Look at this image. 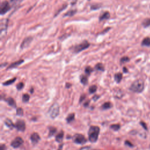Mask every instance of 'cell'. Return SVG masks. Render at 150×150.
<instances>
[{"label": "cell", "instance_id": "cell-1", "mask_svg": "<svg viewBox=\"0 0 150 150\" xmlns=\"http://www.w3.org/2000/svg\"><path fill=\"white\" fill-rule=\"evenodd\" d=\"M145 88V83L143 80L139 79L132 82L131 84L129 89L132 92L135 93H142Z\"/></svg>", "mask_w": 150, "mask_h": 150}, {"label": "cell", "instance_id": "cell-2", "mask_svg": "<svg viewBox=\"0 0 150 150\" xmlns=\"http://www.w3.org/2000/svg\"><path fill=\"white\" fill-rule=\"evenodd\" d=\"M100 134V128L98 126H91L88 131V138L90 142H97Z\"/></svg>", "mask_w": 150, "mask_h": 150}, {"label": "cell", "instance_id": "cell-3", "mask_svg": "<svg viewBox=\"0 0 150 150\" xmlns=\"http://www.w3.org/2000/svg\"><path fill=\"white\" fill-rule=\"evenodd\" d=\"M59 112H60L59 105L57 103H54L49 108L47 111V114L50 118L54 119L59 115Z\"/></svg>", "mask_w": 150, "mask_h": 150}, {"label": "cell", "instance_id": "cell-4", "mask_svg": "<svg viewBox=\"0 0 150 150\" xmlns=\"http://www.w3.org/2000/svg\"><path fill=\"white\" fill-rule=\"evenodd\" d=\"M73 142L77 144H80V145H83L87 142V139L85 138V137L81 134H74L73 137Z\"/></svg>", "mask_w": 150, "mask_h": 150}, {"label": "cell", "instance_id": "cell-5", "mask_svg": "<svg viewBox=\"0 0 150 150\" xmlns=\"http://www.w3.org/2000/svg\"><path fill=\"white\" fill-rule=\"evenodd\" d=\"M89 46H90V43L87 41H84L82 43L76 45L73 47V50L74 53H77L85 50L86 49L88 48Z\"/></svg>", "mask_w": 150, "mask_h": 150}, {"label": "cell", "instance_id": "cell-6", "mask_svg": "<svg viewBox=\"0 0 150 150\" xmlns=\"http://www.w3.org/2000/svg\"><path fill=\"white\" fill-rule=\"evenodd\" d=\"M15 127L18 131L23 132L26 129L25 122L22 120H18L16 121L15 124Z\"/></svg>", "mask_w": 150, "mask_h": 150}, {"label": "cell", "instance_id": "cell-7", "mask_svg": "<svg viewBox=\"0 0 150 150\" xmlns=\"http://www.w3.org/2000/svg\"><path fill=\"white\" fill-rule=\"evenodd\" d=\"M10 9V5L7 1H3L0 6V13L1 15L6 13Z\"/></svg>", "mask_w": 150, "mask_h": 150}, {"label": "cell", "instance_id": "cell-8", "mask_svg": "<svg viewBox=\"0 0 150 150\" xmlns=\"http://www.w3.org/2000/svg\"><path fill=\"white\" fill-rule=\"evenodd\" d=\"M23 143V139L20 137H16L11 143V145L12 147L14 148H17L19 147Z\"/></svg>", "mask_w": 150, "mask_h": 150}, {"label": "cell", "instance_id": "cell-9", "mask_svg": "<svg viewBox=\"0 0 150 150\" xmlns=\"http://www.w3.org/2000/svg\"><path fill=\"white\" fill-rule=\"evenodd\" d=\"M40 139V137L38 133L33 132V134H32L30 136V140L32 141V143L33 145L36 144L39 141Z\"/></svg>", "mask_w": 150, "mask_h": 150}, {"label": "cell", "instance_id": "cell-10", "mask_svg": "<svg viewBox=\"0 0 150 150\" xmlns=\"http://www.w3.org/2000/svg\"><path fill=\"white\" fill-rule=\"evenodd\" d=\"M32 40V37H28V38H26L23 40V42H22L21 43V47L22 49H23V48H25L26 47H28L29 44L31 43Z\"/></svg>", "mask_w": 150, "mask_h": 150}, {"label": "cell", "instance_id": "cell-11", "mask_svg": "<svg viewBox=\"0 0 150 150\" xmlns=\"http://www.w3.org/2000/svg\"><path fill=\"white\" fill-rule=\"evenodd\" d=\"M8 19H2L1 21V33H2V32L6 30L7 25H8Z\"/></svg>", "mask_w": 150, "mask_h": 150}, {"label": "cell", "instance_id": "cell-12", "mask_svg": "<svg viewBox=\"0 0 150 150\" xmlns=\"http://www.w3.org/2000/svg\"><path fill=\"white\" fill-rule=\"evenodd\" d=\"M142 46L150 47V37H145L144 38L141 43Z\"/></svg>", "mask_w": 150, "mask_h": 150}, {"label": "cell", "instance_id": "cell-13", "mask_svg": "<svg viewBox=\"0 0 150 150\" xmlns=\"http://www.w3.org/2000/svg\"><path fill=\"white\" fill-rule=\"evenodd\" d=\"M63 137H64V132L63 131H60V132L56 135L55 139L57 142H62L63 141Z\"/></svg>", "mask_w": 150, "mask_h": 150}, {"label": "cell", "instance_id": "cell-14", "mask_svg": "<svg viewBox=\"0 0 150 150\" xmlns=\"http://www.w3.org/2000/svg\"><path fill=\"white\" fill-rule=\"evenodd\" d=\"M141 25L143 26V28H144L149 27L150 26V18H146L144 19L142 21Z\"/></svg>", "mask_w": 150, "mask_h": 150}, {"label": "cell", "instance_id": "cell-15", "mask_svg": "<svg viewBox=\"0 0 150 150\" xmlns=\"http://www.w3.org/2000/svg\"><path fill=\"white\" fill-rule=\"evenodd\" d=\"M4 124H5V125L9 128H12L13 127H15V125L13 124L12 121L9 119V118H6L5 120L4 121Z\"/></svg>", "mask_w": 150, "mask_h": 150}, {"label": "cell", "instance_id": "cell-16", "mask_svg": "<svg viewBox=\"0 0 150 150\" xmlns=\"http://www.w3.org/2000/svg\"><path fill=\"white\" fill-rule=\"evenodd\" d=\"M110 18V13L107 11L103 13L100 16V21H104V20H106L107 19H108Z\"/></svg>", "mask_w": 150, "mask_h": 150}, {"label": "cell", "instance_id": "cell-17", "mask_svg": "<svg viewBox=\"0 0 150 150\" xmlns=\"http://www.w3.org/2000/svg\"><path fill=\"white\" fill-rule=\"evenodd\" d=\"M123 92L122 90H121L120 89H118L117 90L115 91H114V96L115 98H121V97H122L123 96Z\"/></svg>", "mask_w": 150, "mask_h": 150}, {"label": "cell", "instance_id": "cell-18", "mask_svg": "<svg viewBox=\"0 0 150 150\" xmlns=\"http://www.w3.org/2000/svg\"><path fill=\"white\" fill-rule=\"evenodd\" d=\"M6 101L7 103L8 104V105H9L10 106H11L12 107H16V103L13 98L9 97L6 100Z\"/></svg>", "mask_w": 150, "mask_h": 150}, {"label": "cell", "instance_id": "cell-19", "mask_svg": "<svg viewBox=\"0 0 150 150\" xmlns=\"http://www.w3.org/2000/svg\"><path fill=\"white\" fill-rule=\"evenodd\" d=\"M24 60H19L18 61H16L14 63H12L9 67H8V69H12V68H14V67H16L17 66H18L19 65L21 64L22 63V62H23Z\"/></svg>", "mask_w": 150, "mask_h": 150}, {"label": "cell", "instance_id": "cell-20", "mask_svg": "<svg viewBox=\"0 0 150 150\" xmlns=\"http://www.w3.org/2000/svg\"><path fill=\"white\" fill-rule=\"evenodd\" d=\"M112 104L111 102H105L101 105V108L103 110H108L112 108Z\"/></svg>", "mask_w": 150, "mask_h": 150}, {"label": "cell", "instance_id": "cell-21", "mask_svg": "<svg viewBox=\"0 0 150 150\" xmlns=\"http://www.w3.org/2000/svg\"><path fill=\"white\" fill-rule=\"evenodd\" d=\"M122 79V73H116L115 75H114V79L115 80V81L118 83H120V81H121Z\"/></svg>", "mask_w": 150, "mask_h": 150}, {"label": "cell", "instance_id": "cell-22", "mask_svg": "<svg viewBox=\"0 0 150 150\" xmlns=\"http://www.w3.org/2000/svg\"><path fill=\"white\" fill-rule=\"evenodd\" d=\"M74 117H75V114L74 113H71L70 114L67 115V118H66V121L67 123H70L71 122H72L74 120Z\"/></svg>", "mask_w": 150, "mask_h": 150}, {"label": "cell", "instance_id": "cell-23", "mask_svg": "<svg viewBox=\"0 0 150 150\" xmlns=\"http://www.w3.org/2000/svg\"><path fill=\"white\" fill-rule=\"evenodd\" d=\"M49 137H52L55 134L56 132L57 129L54 127H50L49 128Z\"/></svg>", "mask_w": 150, "mask_h": 150}, {"label": "cell", "instance_id": "cell-24", "mask_svg": "<svg viewBox=\"0 0 150 150\" xmlns=\"http://www.w3.org/2000/svg\"><path fill=\"white\" fill-rule=\"evenodd\" d=\"M80 81L83 84L86 85L88 83V79L86 76L82 75L80 77Z\"/></svg>", "mask_w": 150, "mask_h": 150}, {"label": "cell", "instance_id": "cell-25", "mask_svg": "<svg viewBox=\"0 0 150 150\" xmlns=\"http://www.w3.org/2000/svg\"><path fill=\"white\" fill-rule=\"evenodd\" d=\"M121 128V126L120 124H112L110 125V128L112 129V130L115 131H118Z\"/></svg>", "mask_w": 150, "mask_h": 150}, {"label": "cell", "instance_id": "cell-26", "mask_svg": "<svg viewBox=\"0 0 150 150\" xmlns=\"http://www.w3.org/2000/svg\"><path fill=\"white\" fill-rule=\"evenodd\" d=\"M16 80V77L13 78V79H11L9 80L6 81L5 82H4V83H3V85H4V86H9V85H11V84H12L14 81H15Z\"/></svg>", "mask_w": 150, "mask_h": 150}, {"label": "cell", "instance_id": "cell-27", "mask_svg": "<svg viewBox=\"0 0 150 150\" xmlns=\"http://www.w3.org/2000/svg\"><path fill=\"white\" fill-rule=\"evenodd\" d=\"M97 86L96 85H93V86H91L89 88H88V92L90 93V94H93V93H94L96 90H97Z\"/></svg>", "mask_w": 150, "mask_h": 150}, {"label": "cell", "instance_id": "cell-28", "mask_svg": "<svg viewBox=\"0 0 150 150\" xmlns=\"http://www.w3.org/2000/svg\"><path fill=\"white\" fill-rule=\"evenodd\" d=\"M30 98V96L28 94H24L22 96V101L23 103H27L29 101Z\"/></svg>", "mask_w": 150, "mask_h": 150}, {"label": "cell", "instance_id": "cell-29", "mask_svg": "<svg viewBox=\"0 0 150 150\" xmlns=\"http://www.w3.org/2000/svg\"><path fill=\"white\" fill-rule=\"evenodd\" d=\"M129 61V58L127 56H124L121 58L120 59V63L121 64H124L125 63H127Z\"/></svg>", "mask_w": 150, "mask_h": 150}, {"label": "cell", "instance_id": "cell-30", "mask_svg": "<svg viewBox=\"0 0 150 150\" xmlns=\"http://www.w3.org/2000/svg\"><path fill=\"white\" fill-rule=\"evenodd\" d=\"M95 69H96V70H99V71H104V66H103V65L101 64V63H97L96 65V66H95Z\"/></svg>", "mask_w": 150, "mask_h": 150}, {"label": "cell", "instance_id": "cell-31", "mask_svg": "<svg viewBox=\"0 0 150 150\" xmlns=\"http://www.w3.org/2000/svg\"><path fill=\"white\" fill-rule=\"evenodd\" d=\"M76 13V10L73 9V10H70L66 14H64V16H71L73 15H74L75 13Z\"/></svg>", "mask_w": 150, "mask_h": 150}, {"label": "cell", "instance_id": "cell-32", "mask_svg": "<svg viewBox=\"0 0 150 150\" xmlns=\"http://www.w3.org/2000/svg\"><path fill=\"white\" fill-rule=\"evenodd\" d=\"M16 115L18 116H22L23 115V110L21 107L17 108L16 109Z\"/></svg>", "mask_w": 150, "mask_h": 150}, {"label": "cell", "instance_id": "cell-33", "mask_svg": "<svg viewBox=\"0 0 150 150\" xmlns=\"http://www.w3.org/2000/svg\"><path fill=\"white\" fill-rule=\"evenodd\" d=\"M80 150H101V149H93L90 146H83L80 149Z\"/></svg>", "mask_w": 150, "mask_h": 150}, {"label": "cell", "instance_id": "cell-34", "mask_svg": "<svg viewBox=\"0 0 150 150\" xmlns=\"http://www.w3.org/2000/svg\"><path fill=\"white\" fill-rule=\"evenodd\" d=\"M23 86H24V84H23V83L21 82V83H18V84H17V86H16V88H17V89H18V90H21V89H22V88H23Z\"/></svg>", "mask_w": 150, "mask_h": 150}, {"label": "cell", "instance_id": "cell-35", "mask_svg": "<svg viewBox=\"0 0 150 150\" xmlns=\"http://www.w3.org/2000/svg\"><path fill=\"white\" fill-rule=\"evenodd\" d=\"M93 71V69H91V67H87L85 69V71L87 74H90L91 73V72Z\"/></svg>", "mask_w": 150, "mask_h": 150}, {"label": "cell", "instance_id": "cell-36", "mask_svg": "<svg viewBox=\"0 0 150 150\" xmlns=\"http://www.w3.org/2000/svg\"><path fill=\"white\" fill-rule=\"evenodd\" d=\"M125 145L129 146V147H133L134 146V145L130 141H129L128 140H126L125 141Z\"/></svg>", "mask_w": 150, "mask_h": 150}, {"label": "cell", "instance_id": "cell-37", "mask_svg": "<svg viewBox=\"0 0 150 150\" xmlns=\"http://www.w3.org/2000/svg\"><path fill=\"white\" fill-rule=\"evenodd\" d=\"M140 124L141 125V126H142L145 130H147V129H148L146 124L144 121H141V122H140Z\"/></svg>", "mask_w": 150, "mask_h": 150}, {"label": "cell", "instance_id": "cell-38", "mask_svg": "<svg viewBox=\"0 0 150 150\" xmlns=\"http://www.w3.org/2000/svg\"><path fill=\"white\" fill-rule=\"evenodd\" d=\"M6 146L5 144H1L0 146V150H6Z\"/></svg>", "mask_w": 150, "mask_h": 150}, {"label": "cell", "instance_id": "cell-39", "mask_svg": "<svg viewBox=\"0 0 150 150\" xmlns=\"http://www.w3.org/2000/svg\"><path fill=\"white\" fill-rule=\"evenodd\" d=\"M85 97H86L85 95H82V96L80 97V98L79 103H81V102H82V101L85 99Z\"/></svg>", "mask_w": 150, "mask_h": 150}, {"label": "cell", "instance_id": "cell-40", "mask_svg": "<svg viewBox=\"0 0 150 150\" xmlns=\"http://www.w3.org/2000/svg\"><path fill=\"white\" fill-rule=\"evenodd\" d=\"M99 97H99L98 96L96 95V96H94L93 97V100L94 101H97V100L98 99Z\"/></svg>", "mask_w": 150, "mask_h": 150}, {"label": "cell", "instance_id": "cell-41", "mask_svg": "<svg viewBox=\"0 0 150 150\" xmlns=\"http://www.w3.org/2000/svg\"><path fill=\"white\" fill-rule=\"evenodd\" d=\"M89 101H86V102H85L84 103V107H87L88 105V104H89Z\"/></svg>", "mask_w": 150, "mask_h": 150}, {"label": "cell", "instance_id": "cell-42", "mask_svg": "<svg viewBox=\"0 0 150 150\" xmlns=\"http://www.w3.org/2000/svg\"><path fill=\"white\" fill-rule=\"evenodd\" d=\"M123 71H124V73H127L128 72V69H127L125 67H123Z\"/></svg>", "mask_w": 150, "mask_h": 150}, {"label": "cell", "instance_id": "cell-43", "mask_svg": "<svg viewBox=\"0 0 150 150\" xmlns=\"http://www.w3.org/2000/svg\"><path fill=\"white\" fill-rule=\"evenodd\" d=\"M70 86H71V84H70V83H66V88H70Z\"/></svg>", "mask_w": 150, "mask_h": 150}, {"label": "cell", "instance_id": "cell-44", "mask_svg": "<svg viewBox=\"0 0 150 150\" xmlns=\"http://www.w3.org/2000/svg\"><path fill=\"white\" fill-rule=\"evenodd\" d=\"M149 8H150V5H149Z\"/></svg>", "mask_w": 150, "mask_h": 150}, {"label": "cell", "instance_id": "cell-45", "mask_svg": "<svg viewBox=\"0 0 150 150\" xmlns=\"http://www.w3.org/2000/svg\"><path fill=\"white\" fill-rule=\"evenodd\" d=\"M11 1H13V0H11Z\"/></svg>", "mask_w": 150, "mask_h": 150}]
</instances>
